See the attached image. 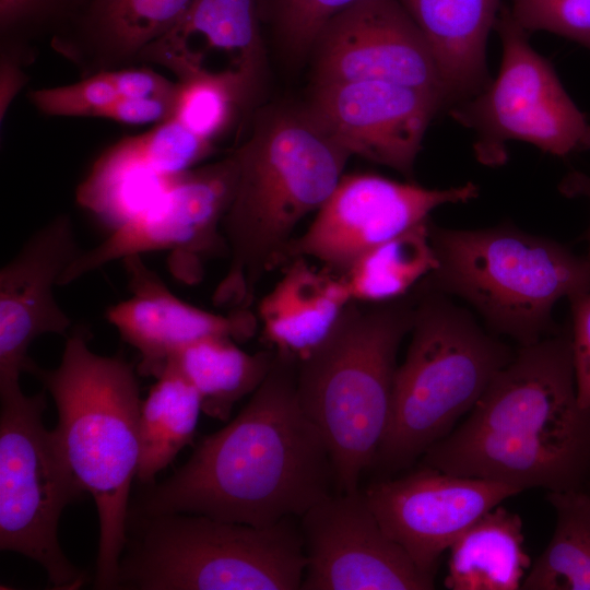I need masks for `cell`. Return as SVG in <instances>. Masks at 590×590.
<instances>
[{"instance_id":"5","label":"cell","mask_w":590,"mask_h":590,"mask_svg":"<svg viewBox=\"0 0 590 590\" xmlns=\"http://www.w3.org/2000/svg\"><path fill=\"white\" fill-rule=\"evenodd\" d=\"M416 296L352 299L328 335L297 361L299 403L330 451L335 487L358 491L386 434L397 354L411 332Z\"/></svg>"},{"instance_id":"38","label":"cell","mask_w":590,"mask_h":590,"mask_svg":"<svg viewBox=\"0 0 590 590\" xmlns=\"http://www.w3.org/2000/svg\"><path fill=\"white\" fill-rule=\"evenodd\" d=\"M560 190L569 197L585 196L590 201V176L580 173H573L565 178L560 185ZM588 252L586 257L590 260V227L588 231Z\"/></svg>"},{"instance_id":"2","label":"cell","mask_w":590,"mask_h":590,"mask_svg":"<svg viewBox=\"0 0 590 590\" xmlns=\"http://www.w3.org/2000/svg\"><path fill=\"white\" fill-rule=\"evenodd\" d=\"M422 464L520 492L585 488L590 409L578 402L569 332L520 346L467 420L433 445Z\"/></svg>"},{"instance_id":"26","label":"cell","mask_w":590,"mask_h":590,"mask_svg":"<svg viewBox=\"0 0 590 590\" xmlns=\"http://www.w3.org/2000/svg\"><path fill=\"white\" fill-rule=\"evenodd\" d=\"M200 412L198 391L169 358L141 402L135 479L142 485L154 483L157 473L191 442Z\"/></svg>"},{"instance_id":"14","label":"cell","mask_w":590,"mask_h":590,"mask_svg":"<svg viewBox=\"0 0 590 590\" xmlns=\"http://www.w3.org/2000/svg\"><path fill=\"white\" fill-rule=\"evenodd\" d=\"M315 84L384 81L451 99L422 32L399 0H358L318 33Z\"/></svg>"},{"instance_id":"23","label":"cell","mask_w":590,"mask_h":590,"mask_svg":"<svg viewBox=\"0 0 590 590\" xmlns=\"http://www.w3.org/2000/svg\"><path fill=\"white\" fill-rule=\"evenodd\" d=\"M531 564L520 516L498 505L451 544L444 585L450 590H518Z\"/></svg>"},{"instance_id":"8","label":"cell","mask_w":590,"mask_h":590,"mask_svg":"<svg viewBox=\"0 0 590 590\" xmlns=\"http://www.w3.org/2000/svg\"><path fill=\"white\" fill-rule=\"evenodd\" d=\"M295 519L255 527L189 512L128 514L115 589L298 590L306 555Z\"/></svg>"},{"instance_id":"34","label":"cell","mask_w":590,"mask_h":590,"mask_svg":"<svg viewBox=\"0 0 590 590\" xmlns=\"http://www.w3.org/2000/svg\"><path fill=\"white\" fill-rule=\"evenodd\" d=\"M509 10L527 32L554 33L590 48V0H511Z\"/></svg>"},{"instance_id":"24","label":"cell","mask_w":590,"mask_h":590,"mask_svg":"<svg viewBox=\"0 0 590 590\" xmlns=\"http://www.w3.org/2000/svg\"><path fill=\"white\" fill-rule=\"evenodd\" d=\"M275 355L273 349L249 354L231 338L211 337L182 347L170 359L198 391L202 412L227 421L235 404L267 378Z\"/></svg>"},{"instance_id":"30","label":"cell","mask_w":590,"mask_h":590,"mask_svg":"<svg viewBox=\"0 0 590 590\" xmlns=\"http://www.w3.org/2000/svg\"><path fill=\"white\" fill-rule=\"evenodd\" d=\"M358 0H258L260 20L269 23L288 57L310 52L314 42L334 15Z\"/></svg>"},{"instance_id":"33","label":"cell","mask_w":590,"mask_h":590,"mask_svg":"<svg viewBox=\"0 0 590 590\" xmlns=\"http://www.w3.org/2000/svg\"><path fill=\"white\" fill-rule=\"evenodd\" d=\"M27 97L45 115L93 118L123 98L116 70L102 71L68 85L32 90Z\"/></svg>"},{"instance_id":"6","label":"cell","mask_w":590,"mask_h":590,"mask_svg":"<svg viewBox=\"0 0 590 590\" xmlns=\"http://www.w3.org/2000/svg\"><path fill=\"white\" fill-rule=\"evenodd\" d=\"M429 236L437 268L416 287L460 297L519 346L556 333L555 304L590 291L586 256L512 224L456 229L430 221Z\"/></svg>"},{"instance_id":"32","label":"cell","mask_w":590,"mask_h":590,"mask_svg":"<svg viewBox=\"0 0 590 590\" xmlns=\"http://www.w3.org/2000/svg\"><path fill=\"white\" fill-rule=\"evenodd\" d=\"M133 139L146 163L165 177L194 168L214 151L213 142L194 133L174 117Z\"/></svg>"},{"instance_id":"29","label":"cell","mask_w":590,"mask_h":590,"mask_svg":"<svg viewBox=\"0 0 590 590\" xmlns=\"http://www.w3.org/2000/svg\"><path fill=\"white\" fill-rule=\"evenodd\" d=\"M246 114L240 95L222 81L206 78L177 81L173 117L213 143Z\"/></svg>"},{"instance_id":"7","label":"cell","mask_w":590,"mask_h":590,"mask_svg":"<svg viewBox=\"0 0 590 590\" xmlns=\"http://www.w3.org/2000/svg\"><path fill=\"white\" fill-rule=\"evenodd\" d=\"M411 342L397 367L390 417L373 467H410L470 412L515 353L450 296L413 288Z\"/></svg>"},{"instance_id":"11","label":"cell","mask_w":590,"mask_h":590,"mask_svg":"<svg viewBox=\"0 0 590 590\" xmlns=\"http://www.w3.org/2000/svg\"><path fill=\"white\" fill-rule=\"evenodd\" d=\"M238 162L225 158L175 176L140 215L111 232L99 245L81 251L64 270L59 286L131 255L168 251L169 271L185 283L203 275L205 260L228 248L224 216L238 182Z\"/></svg>"},{"instance_id":"35","label":"cell","mask_w":590,"mask_h":590,"mask_svg":"<svg viewBox=\"0 0 590 590\" xmlns=\"http://www.w3.org/2000/svg\"><path fill=\"white\" fill-rule=\"evenodd\" d=\"M571 328L568 331L578 402L590 409V291L569 298Z\"/></svg>"},{"instance_id":"10","label":"cell","mask_w":590,"mask_h":590,"mask_svg":"<svg viewBox=\"0 0 590 590\" xmlns=\"http://www.w3.org/2000/svg\"><path fill=\"white\" fill-rule=\"evenodd\" d=\"M495 28L503 47L496 78L449 107L452 119L474 133L476 160L486 166L504 164L510 141L560 157L590 150V123L509 7H502Z\"/></svg>"},{"instance_id":"1","label":"cell","mask_w":590,"mask_h":590,"mask_svg":"<svg viewBox=\"0 0 590 590\" xmlns=\"http://www.w3.org/2000/svg\"><path fill=\"white\" fill-rule=\"evenodd\" d=\"M296 371L297 359L276 352L243 410L204 436L168 479L144 485L128 514L189 512L268 527L299 519L331 495L332 458L299 403Z\"/></svg>"},{"instance_id":"31","label":"cell","mask_w":590,"mask_h":590,"mask_svg":"<svg viewBox=\"0 0 590 590\" xmlns=\"http://www.w3.org/2000/svg\"><path fill=\"white\" fill-rule=\"evenodd\" d=\"M90 0H0V42L31 47V42L51 32V37L72 25Z\"/></svg>"},{"instance_id":"4","label":"cell","mask_w":590,"mask_h":590,"mask_svg":"<svg viewBox=\"0 0 590 590\" xmlns=\"http://www.w3.org/2000/svg\"><path fill=\"white\" fill-rule=\"evenodd\" d=\"M135 371L119 355L93 352L80 331L67 335L57 368L37 365L32 373L54 399L57 440L96 505L99 539L94 587L101 590L115 589L139 464L142 400Z\"/></svg>"},{"instance_id":"19","label":"cell","mask_w":590,"mask_h":590,"mask_svg":"<svg viewBox=\"0 0 590 590\" xmlns=\"http://www.w3.org/2000/svg\"><path fill=\"white\" fill-rule=\"evenodd\" d=\"M121 261L130 296L109 306L105 317L139 352V375L157 378L175 353L199 340L226 337L245 342L255 335L259 320L249 309L227 315L201 309L177 297L142 255Z\"/></svg>"},{"instance_id":"37","label":"cell","mask_w":590,"mask_h":590,"mask_svg":"<svg viewBox=\"0 0 590 590\" xmlns=\"http://www.w3.org/2000/svg\"><path fill=\"white\" fill-rule=\"evenodd\" d=\"M32 47L0 42V126L14 98L28 81L25 68L34 58Z\"/></svg>"},{"instance_id":"16","label":"cell","mask_w":590,"mask_h":590,"mask_svg":"<svg viewBox=\"0 0 590 590\" xmlns=\"http://www.w3.org/2000/svg\"><path fill=\"white\" fill-rule=\"evenodd\" d=\"M306 105L351 155L406 177L432 119L449 107L439 94L384 81L315 84Z\"/></svg>"},{"instance_id":"27","label":"cell","mask_w":590,"mask_h":590,"mask_svg":"<svg viewBox=\"0 0 590 590\" xmlns=\"http://www.w3.org/2000/svg\"><path fill=\"white\" fill-rule=\"evenodd\" d=\"M555 529L524 576L523 590H590V492H547Z\"/></svg>"},{"instance_id":"20","label":"cell","mask_w":590,"mask_h":590,"mask_svg":"<svg viewBox=\"0 0 590 590\" xmlns=\"http://www.w3.org/2000/svg\"><path fill=\"white\" fill-rule=\"evenodd\" d=\"M193 0H90L51 48L82 78L133 67L141 51L167 33Z\"/></svg>"},{"instance_id":"25","label":"cell","mask_w":590,"mask_h":590,"mask_svg":"<svg viewBox=\"0 0 590 590\" xmlns=\"http://www.w3.org/2000/svg\"><path fill=\"white\" fill-rule=\"evenodd\" d=\"M174 177L156 173L129 137L95 161L78 186L75 200L113 232L148 209Z\"/></svg>"},{"instance_id":"3","label":"cell","mask_w":590,"mask_h":590,"mask_svg":"<svg viewBox=\"0 0 590 590\" xmlns=\"http://www.w3.org/2000/svg\"><path fill=\"white\" fill-rule=\"evenodd\" d=\"M234 153L238 182L222 224L229 263L212 299L249 309L263 275L283 266L295 227L331 196L352 155L307 105L260 110Z\"/></svg>"},{"instance_id":"12","label":"cell","mask_w":590,"mask_h":590,"mask_svg":"<svg viewBox=\"0 0 590 590\" xmlns=\"http://www.w3.org/2000/svg\"><path fill=\"white\" fill-rule=\"evenodd\" d=\"M477 196L471 181L432 189L375 174L343 175L308 229L288 244L283 266L294 258H314L345 275L365 252L429 220L437 208Z\"/></svg>"},{"instance_id":"13","label":"cell","mask_w":590,"mask_h":590,"mask_svg":"<svg viewBox=\"0 0 590 590\" xmlns=\"http://www.w3.org/2000/svg\"><path fill=\"white\" fill-rule=\"evenodd\" d=\"M306 555L302 590H430L379 523L363 491L332 493L299 518Z\"/></svg>"},{"instance_id":"15","label":"cell","mask_w":590,"mask_h":590,"mask_svg":"<svg viewBox=\"0 0 590 590\" xmlns=\"http://www.w3.org/2000/svg\"><path fill=\"white\" fill-rule=\"evenodd\" d=\"M363 493L386 533L422 573L435 578L441 554L482 516L521 492L422 464L402 476L371 482Z\"/></svg>"},{"instance_id":"22","label":"cell","mask_w":590,"mask_h":590,"mask_svg":"<svg viewBox=\"0 0 590 590\" xmlns=\"http://www.w3.org/2000/svg\"><path fill=\"white\" fill-rule=\"evenodd\" d=\"M399 1L427 42L451 106L489 83L486 44L502 0Z\"/></svg>"},{"instance_id":"17","label":"cell","mask_w":590,"mask_h":590,"mask_svg":"<svg viewBox=\"0 0 590 590\" xmlns=\"http://www.w3.org/2000/svg\"><path fill=\"white\" fill-rule=\"evenodd\" d=\"M81 252L71 217L60 214L42 226L0 270V398L22 391L20 376L37 366L28 356L44 334L67 335L72 320L54 288Z\"/></svg>"},{"instance_id":"28","label":"cell","mask_w":590,"mask_h":590,"mask_svg":"<svg viewBox=\"0 0 590 590\" xmlns=\"http://www.w3.org/2000/svg\"><path fill=\"white\" fill-rule=\"evenodd\" d=\"M430 219L365 252L344 275L351 297L366 303L408 295L437 268Z\"/></svg>"},{"instance_id":"36","label":"cell","mask_w":590,"mask_h":590,"mask_svg":"<svg viewBox=\"0 0 590 590\" xmlns=\"http://www.w3.org/2000/svg\"><path fill=\"white\" fill-rule=\"evenodd\" d=\"M176 93L173 95L123 97L103 108L96 118L128 125L160 123L173 117Z\"/></svg>"},{"instance_id":"18","label":"cell","mask_w":590,"mask_h":590,"mask_svg":"<svg viewBox=\"0 0 590 590\" xmlns=\"http://www.w3.org/2000/svg\"><path fill=\"white\" fill-rule=\"evenodd\" d=\"M258 0H193L137 63L158 64L178 81L206 78L232 86L250 111L266 74Z\"/></svg>"},{"instance_id":"9","label":"cell","mask_w":590,"mask_h":590,"mask_svg":"<svg viewBox=\"0 0 590 590\" xmlns=\"http://www.w3.org/2000/svg\"><path fill=\"white\" fill-rule=\"evenodd\" d=\"M0 400V548L38 563L54 589H78L85 576L63 554L58 523L86 492L44 425L45 390Z\"/></svg>"},{"instance_id":"21","label":"cell","mask_w":590,"mask_h":590,"mask_svg":"<svg viewBox=\"0 0 590 590\" xmlns=\"http://www.w3.org/2000/svg\"><path fill=\"white\" fill-rule=\"evenodd\" d=\"M258 305L257 318L273 350L300 359L331 331L352 300L344 275L294 258Z\"/></svg>"}]
</instances>
